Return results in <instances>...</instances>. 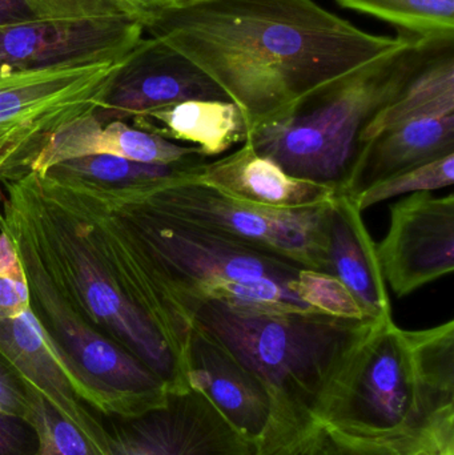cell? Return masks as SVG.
Wrapping results in <instances>:
<instances>
[{"label":"cell","mask_w":454,"mask_h":455,"mask_svg":"<svg viewBox=\"0 0 454 455\" xmlns=\"http://www.w3.org/2000/svg\"><path fill=\"white\" fill-rule=\"evenodd\" d=\"M0 230L27 251L101 336L156 374L168 392L191 389L192 328L127 221L100 195L42 173L3 181Z\"/></svg>","instance_id":"obj_1"},{"label":"cell","mask_w":454,"mask_h":455,"mask_svg":"<svg viewBox=\"0 0 454 455\" xmlns=\"http://www.w3.org/2000/svg\"><path fill=\"white\" fill-rule=\"evenodd\" d=\"M141 20L227 93L248 133L410 39L362 31L314 0H173Z\"/></svg>","instance_id":"obj_2"},{"label":"cell","mask_w":454,"mask_h":455,"mask_svg":"<svg viewBox=\"0 0 454 455\" xmlns=\"http://www.w3.org/2000/svg\"><path fill=\"white\" fill-rule=\"evenodd\" d=\"M183 310L194 331L228 353L268 390L274 424L267 455L304 451L319 427L317 414L328 393L384 321L215 299L188 301Z\"/></svg>","instance_id":"obj_3"},{"label":"cell","mask_w":454,"mask_h":455,"mask_svg":"<svg viewBox=\"0 0 454 455\" xmlns=\"http://www.w3.org/2000/svg\"><path fill=\"white\" fill-rule=\"evenodd\" d=\"M317 421L360 437L454 421V321L405 331L384 320L328 393Z\"/></svg>","instance_id":"obj_4"},{"label":"cell","mask_w":454,"mask_h":455,"mask_svg":"<svg viewBox=\"0 0 454 455\" xmlns=\"http://www.w3.org/2000/svg\"><path fill=\"white\" fill-rule=\"evenodd\" d=\"M447 40L453 39L410 35L404 47L317 91L283 119L251 131L247 143L290 175L343 194L365 125Z\"/></svg>","instance_id":"obj_5"},{"label":"cell","mask_w":454,"mask_h":455,"mask_svg":"<svg viewBox=\"0 0 454 455\" xmlns=\"http://www.w3.org/2000/svg\"><path fill=\"white\" fill-rule=\"evenodd\" d=\"M91 191L98 192L127 221L181 312L186 302L203 299L311 309L290 288L304 267L135 197Z\"/></svg>","instance_id":"obj_6"},{"label":"cell","mask_w":454,"mask_h":455,"mask_svg":"<svg viewBox=\"0 0 454 455\" xmlns=\"http://www.w3.org/2000/svg\"><path fill=\"white\" fill-rule=\"evenodd\" d=\"M111 194L135 197L163 212L266 249L304 269L331 275L328 248L333 200L301 210H274L248 204L188 178Z\"/></svg>","instance_id":"obj_7"},{"label":"cell","mask_w":454,"mask_h":455,"mask_svg":"<svg viewBox=\"0 0 454 455\" xmlns=\"http://www.w3.org/2000/svg\"><path fill=\"white\" fill-rule=\"evenodd\" d=\"M122 60L31 71L0 67V210L3 181L28 175L59 130L95 114Z\"/></svg>","instance_id":"obj_8"},{"label":"cell","mask_w":454,"mask_h":455,"mask_svg":"<svg viewBox=\"0 0 454 455\" xmlns=\"http://www.w3.org/2000/svg\"><path fill=\"white\" fill-rule=\"evenodd\" d=\"M106 417L112 455H255L203 393L168 392L164 403L139 416Z\"/></svg>","instance_id":"obj_9"},{"label":"cell","mask_w":454,"mask_h":455,"mask_svg":"<svg viewBox=\"0 0 454 455\" xmlns=\"http://www.w3.org/2000/svg\"><path fill=\"white\" fill-rule=\"evenodd\" d=\"M140 15L56 19L0 28V67L50 69L122 60L141 39Z\"/></svg>","instance_id":"obj_10"},{"label":"cell","mask_w":454,"mask_h":455,"mask_svg":"<svg viewBox=\"0 0 454 455\" xmlns=\"http://www.w3.org/2000/svg\"><path fill=\"white\" fill-rule=\"evenodd\" d=\"M0 353L29 387L83 429L95 430L91 414L64 373L29 307L28 289L12 243L0 230Z\"/></svg>","instance_id":"obj_11"},{"label":"cell","mask_w":454,"mask_h":455,"mask_svg":"<svg viewBox=\"0 0 454 455\" xmlns=\"http://www.w3.org/2000/svg\"><path fill=\"white\" fill-rule=\"evenodd\" d=\"M188 100H229L227 93L188 58L162 40L141 39L123 58L104 91L95 117L107 124L127 122Z\"/></svg>","instance_id":"obj_12"},{"label":"cell","mask_w":454,"mask_h":455,"mask_svg":"<svg viewBox=\"0 0 454 455\" xmlns=\"http://www.w3.org/2000/svg\"><path fill=\"white\" fill-rule=\"evenodd\" d=\"M384 280L410 296L454 270V196L416 192L396 203L386 237L376 243Z\"/></svg>","instance_id":"obj_13"},{"label":"cell","mask_w":454,"mask_h":455,"mask_svg":"<svg viewBox=\"0 0 454 455\" xmlns=\"http://www.w3.org/2000/svg\"><path fill=\"white\" fill-rule=\"evenodd\" d=\"M187 381L203 393L229 425L255 449L268 453L274 424L271 395L228 353L192 329L186 352Z\"/></svg>","instance_id":"obj_14"},{"label":"cell","mask_w":454,"mask_h":455,"mask_svg":"<svg viewBox=\"0 0 454 455\" xmlns=\"http://www.w3.org/2000/svg\"><path fill=\"white\" fill-rule=\"evenodd\" d=\"M189 179L248 204L274 210L317 207L332 202L338 195L330 187L290 175L247 141L215 162L200 163Z\"/></svg>","instance_id":"obj_15"},{"label":"cell","mask_w":454,"mask_h":455,"mask_svg":"<svg viewBox=\"0 0 454 455\" xmlns=\"http://www.w3.org/2000/svg\"><path fill=\"white\" fill-rule=\"evenodd\" d=\"M91 155H112L162 165L205 159L196 147L173 143L127 122L101 124L92 114L59 130L32 162L29 172L42 173L58 163Z\"/></svg>","instance_id":"obj_16"},{"label":"cell","mask_w":454,"mask_h":455,"mask_svg":"<svg viewBox=\"0 0 454 455\" xmlns=\"http://www.w3.org/2000/svg\"><path fill=\"white\" fill-rule=\"evenodd\" d=\"M354 197L338 194L331 204V275L362 305L367 317L392 318L391 299L370 237Z\"/></svg>","instance_id":"obj_17"},{"label":"cell","mask_w":454,"mask_h":455,"mask_svg":"<svg viewBox=\"0 0 454 455\" xmlns=\"http://www.w3.org/2000/svg\"><path fill=\"white\" fill-rule=\"evenodd\" d=\"M454 154V114L408 123L365 143L343 194L354 197L373 184Z\"/></svg>","instance_id":"obj_18"},{"label":"cell","mask_w":454,"mask_h":455,"mask_svg":"<svg viewBox=\"0 0 454 455\" xmlns=\"http://www.w3.org/2000/svg\"><path fill=\"white\" fill-rule=\"evenodd\" d=\"M131 125L196 147L204 157L223 156L248 139V124L234 101L188 100L131 120Z\"/></svg>","instance_id":"obj_19"},{"label":"cell","mask_w":454,"mask_h":455,"mask_svg":"<svg viewBox=\"0 0 454 455\" xmlns=\"http://www.w3.org/2000/svg\"><path fill=\"white\" fill-rule=\"evenodd\" d=\"M453 43L454 39L442 43L399 96L365 125L362 146L408 123L454 114Z\"/></svg>","instance_id":"obj_20"},{"label":"cell","mask_w":454,"mask_h":455,"mask_svg":"<svg viewBox=\"0 0 454 455\" xmlns=\"http://www.w3.org/2000/svg\"><path fill=\"white\" fill-rule=\"evenodd\" d=\"M203 162L204 159L170 165L146 164L112 155H91L58 163L42 175L96 191H130L171 179L189 178L192 170Z\"/></svg>","instance_id":"obj_21"},{"label":"cell","mask_w":454,"mask_h":455,"mask_svg":"<svg viewBox=\"0 0 454 455\" xmlns=\"http://www.w3.org/2000/svg\"><path fill=\"white\" fill-rule=\"evenodd\" d=\"M299 455H454V421L392 437H360L319 427Z\"/></svg>","instance_id":"obj_22"},{"label":"cell","mask_w":454,"mask_h":455,"mask_svg":"<svg viewBox=\"0 0 454 455\" xmlns=\"http://www.w3.org/2000/svg\"><path fill=\"white\" fill-rule=\"evenodd\" d=\"M423 39H454V0H338Z\"/></svg>","instance_id":"obj_23"},{"label":"cell","mask_w":454,"mask_h":455,"mask_svg":"<svg viewBox=\"0 0 454 455\" xmlns=\"http://www.w3.org/2000/svg\"><path fill=\"white\" fill-rule=\"evenodd\" d=\"M27 419L39 430V455H112L103 424L99 429H83L32 387Z\"/></svg>","instance_id":"obj_24"},{"label":"cell","mask_w":454,"mask_h":455,"mask_svg":"<svg viewBox=\"0 0 454 455\" xmlns=\"http://www.w3.org/2000/svg\"><path fill=\"white\" fill-rule=\"evenodd\" d=\"M140 13V8L125 0H0V28L56 19Z\"/></svg>","instance_id":"obj_25"},{"label":"cell","mask_w":454,"mask_h":455,"mask_svg":"<svg viewBox=\"0 0 454 455\" xmlns=\"http://www.w3.org/2000/svg\"><path fill=\"white\" fill-rule=\"evenodd\" d=\"M454 183V154L440 157L413 170L405 171L394 178L368 187L354 197L360 212L368 208L416 192H432L452 187Z\"/></svg>","instance_id":"obj_26"},{"label":"cell","mask_w":454,"mask_h":455,"mask_svg":"<svg viewBox=\"0 0 454 455\" xmlns=\"http://www.w3.org/2000/svg\"><path fill=\"white\" fill-rule=\"evenodd\" d=\"M290 288L307 307L317 312L346 320L370 318L348 288L330 273L301 269Z\"/></svg>","instance_id":"obj_27"},{"label":"cell","mask_w":454,"mask_h":455,"mask_svg":"<svg viewBox=\"0 0 454 455\" xmlns=\"http://www.w3.org/2000/svg\"><path fill=\"white\" fill-rule=\"evenodd\" d=\"M39 430L31 419L0 411V455H39Z\"/></svg>","instance_id":"obj_28"},{"label":"cell","mask_w":454,"mask_h":455,"mask_svg":"<svg viewBox=\"0 0 454 455\" xmlns=\"http://www.w3.org/2000/svg\"><path fill=\"white\" fill-rule=\"evenodd\" d=\"M31 387L0 353V411L28 416Z\"/></svg>","instance_id":"obj_29"},{"label":"cell","mask_w":454,"mask_h":455,"mask_svg":"<svg viewBox=\"0 0 454 455\" xmlns=\"http://www.w3.org/2000/svg\"><path fill=\"white\" fill-rule=\"evenodd\" d=\"M125 2L131 3V4L136 5L140 8L141 11L149 10V8L162 7V5L172 3L173 0H125Z\"/></svg>","instance_id":"obj_30"}]
</instances>
